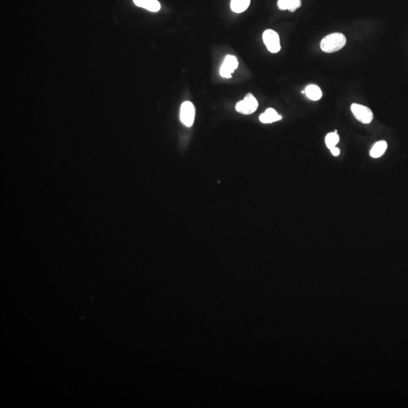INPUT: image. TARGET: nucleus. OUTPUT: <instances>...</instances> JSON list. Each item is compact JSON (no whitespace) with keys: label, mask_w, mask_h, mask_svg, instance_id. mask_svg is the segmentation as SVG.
Masks as SVG:
<instances>
[{"label":"nucleus","mask_w":408,"mask_h":408,"mask_svg":"<svg viewBox=\"0 0 408 408\" xmlns=\"http://www.w3.org/2000/svg\"><path fill=\"white\" fill-rule=\"evenodd\" d=\"M346 44V37L341 33H330L320 42V48L326 53H334L342 49Z\"/></svg>","instance_id":"obj_1"},{"label":"nucleus","mask_w":408,"mask_h":408,"mask_svg":"<svg viewBox=\"0 0 408 408\" xmlns=\"http://www.w3.org/2000/svg\"><path fill=\"white\" fill-rule=\"evenodd\" d=\"M259 103L252 94L249 93L242 101L236 105V111L243 114L249 115L253 113L257 110Z\"/></svg>","instance_id":"obj_2"},{"label":"nucleus","mask_w":408,"mask_h":408,"mask_svg":"<svg viewBox=\"0 0 408 408\" xmlns=\"http://www.w3.org/2000/svg\"><path fill=\"white\" fill-rule=\"evenodd\" d=\"M351 111L356 120L363 124H369L373 119V113L371 110L367 107L359 104H352Z\"/></svg>","instance_id":"obj_3"},{"label":"nucleus","mask_w":408,"mask_h":408,"mask_svg":"<svg viewBox=\"0 0 408 408\" xmlns=\"http://www.w3.org/2000/svg\"><path fill=\"white\" fill-rule=\"evenodd\" d=\"M262 39L264 42L265 45L267 47L268 50L272 53H277L280 52V37L278 33L273 30H266L263 33Z\"/></svg>","instance_id":"obj_4"},{"label":"nucleus","mask_w":408,"mask_h":408,"mask_svg":"<svg viewBox=\"0 0 408 408\" xmlns=\"http://www.w3.org/2000/svg\"><path fill=\"white\" fill-rule=\"evenodd\" d=\"M195 117V109L191 101H184L180 109V120L184 126L191 127Z\"/></svg>","instance_id":"obj_5"},{"label":"nucleus","mask_w":408,"mask_h":408,"mask_svg":"<svg viewBox=\"0 0 408 408\" xmlns=\"http://www.w3.org/2000/svg\"><path fill=\"white\" fill-rule=\"evenodd\" d=\"M238 67L237 58L233 55H227L220 68V75L224 78H231V73Z\"/></svg>","instance_id":"obj_6"},{"label":"nucleus","mask_w":408,"mask_h":408,"mask_svg":"<svg viewBox=\"0 0 408 408\" xmlns=\"http://www.w3.org/2000/svg\"><path fill=\"white\" fill-rule=\"evenodd\" d=\"M281 119H282V116L279 115L275 110L273 108H269L266 110V112L259 116V120L262 123H274V122L279 121Z\"/></svg>","instance_id":"obj_7"},{"label":"nucleus","mask_w":408,"mask_h":408,"mask_svg":"<svg viewBox=\"0 0 408 408\" xmlns=\"http://www.w3.org/2000/svg\"><path fill=\"white\" fill-rule=\"evenodd\" d=\"M302 5L300 0H278L277 6L280 10H289L294 12Z\"/></svg>","instance_id":"obj_8"},{"label":"nucleus","mask_w":408,"mask_h":408,"mask_svg":"<svg viewBox=\"0 0 408 408\" xmlns=\"http://www.w3.org/2000/svg\"><path fill=\"white\" fill-rule=\"evenodd\" d=\"M388 144L385 141H377L370 150V155L373 158H379L384 155Z\"/></svg>","instance_id":"obj_9"},{"label":"nucleus","mask_w":408,"mask_h":408,"mask_svg":"<svg viewBox=\"0 0 408 408\" xmlns=\"http://www.w3.org/2000/svg\"><path fill=\"white\" fill-rule=\"evenodd\" d=\"M305 95L312 101H318L321 98L322 91L316 85H309L305 90Z\"/></svg>","instance_id":"obj_10"},{"label":"nucleus","mask_w":408,"mask_h":408,"mask_svg":"<svg viewBox=\"0 0 408 408\" xmlns=\"http://www.w3.org/2000/svg\"><path fill=\"white\" fill-rule=\"evenodd\" d=\"M250 0H231V8L235 13H242L248 9Z\"/></svg>","instance_id":"obj_11"},{"label":"nucleus","mask_w":408,"mask_h":408,"mask_svg":"<svg viewBox=\"0 0 408 408\" xmlns=\"http://www.w3.org/2000/svg\"><path fill=\"white\" fill-rule=\"evenodd\" d=\"M340 141V136L337 133H328L325 137V143L329 149L334 148Z\"/></svg>","instance_id":"obj_12"},{"label":"nucleus","mask_w":408,"mask_h":408,"mask_svg":"<svg viewBox=\"0 0 408 408\" xmlns=\"http://www.w3.org/2000/svg\"><path fill=\"white\" fill-rule=\"evenodd\" d=\"M153 0H133V2L137 6L148 9Z\"/></svg>","instance_id":"obj_13"},{"label":"nucleus","mask_w":408,"mask_h":408,"mask_svg":"<svg viewBox=\"0 0 408 408\" xmlns=\"http://www.w3.org/2000/svg\"><path fill=\"white\" fill-rule=\"evenodd\" d=\"M330 152L332 153V155L334 156L337 157L340 155V150L337 147H334V148H330Z\"/></svg>","instance_id":"obj_14"},{"label":"nucleus","mask_w":408,"mask_h":408,"mask_svg":"<svg viewBox=\"0 0 408 408\" xmlns=\"http://www.w3.org/2000/svg\"><path fill=\"white\" fill-rule=\"evenodd\" d=\"M300 1H302V0H300Z\"/></svg>","instance_id":"obj_15"}]
</instances>
